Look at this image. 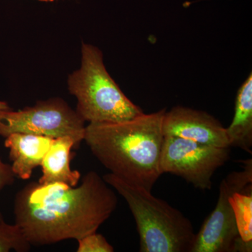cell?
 <instances>
[{"label":"cell","instance_id":"5","mask_svg":"<svg viewBox=\"0 0 252 252\" xmlns=\"http://www.w3.org/2000/svg\"><path fill=\"white\" fill-rule=\"evenodd\" d=\"M243 170L228 174L220 182L216 207L195 234L190 252H251L252 244L240 238L230 198L252 185V160L248 159Z\"/></svg>","mask_w":252,"mask_h":252},{"label":"cell","instance_id":"7","mask_svg":"<svg viewBox=\"0 0 252 252\" xmlns=\"http://www.w3.org/2000/svg\"><path fill=\"white\" fill-rule=\"evenodd\" d=\"M229 147L220 148L178 137L165 136L160 167L162 174L178 176L200 190H210L215 172L230 159Z\"/></svg>","mask_w":252,"mask_h":252},{"label":"cell","instance_id":"6","mask_svg":"<svg viewBox=\"0 0 252 252\" xmlns=\"http://www.w3.org/2000/svg\"><path fill=\"white\" fill-rule=\"evenodd\" d=\"M85 129V122L77 110L61 97L39 101L21 110L0 112V136L4 138L16 132L52 139L70 137L77 149L84 140Z\"/></svg>","mask_w":252,"mask_h":252},{"label":"cell","instance_id":"9","mask_svg":"<svg viewBox=\"0 0 252 252\" xmlns=\"http://www.w3.org/2000/svg\"><path fill=\"white\" fill-rule=\"evenodd\" d=\"M54 139L28 133H12L5 138L4 146L9 149L13 172L22 180L31 178L33 170L41 165L44 156Z\"/></svg>","mask_w":252,"mask_h":252},{"label":"cell","instance_id":"10","mask_svg":"<svg viewBox=\"0 0 252 252\" xmlns=\"http://www.w3.org/2000/svg\"><path fill=\"white\" fill-rule=\"evenodd\" d=\"M74 147L75 142L72 137L54 139L41 162L43 174L38 183L46 185L59 182L77 187L81 173L70 167V152Z\"/></svg>","mask_w":252,"mask_h":252},{"label":"cell","instance_id":"11","mask_svg":"<svg viewBox=\"0 0 252 252\" xmlns=\"http://www.w3.org/2000/svg\"><path fill=\"white\" fill-rule=\"evenodd\" d=\"M225 128L230 147H237L252 153V72L238 89L234 117L231 124Z\"/></svg>","mask_w":252,"mask_h":252},{"label":"cell","instance_id":"15","mask_svg":"<svg viewBox=\"0 0 252 252\" xmlns=\"http://www.w3.org/2000/svg\"><path fill=\"white\" fill-rule=\"evenodd\" d=\"M16 175L12 170V167L9 164L4 163L0 160V191L4 187L12 185L15 182ZM4 220L2 215L0 212V221Z\"/></svg>","mask_w":252,"mask_h":252},{"label":"cell","instance_id":"4","mask_svg":"<svg viewBox=\"0 0 252 252\" xmlns=\"http://www.w3.org/2000/svg\"><path fill=\"white\" fill-rule=\"evenodd\" d=\"M69 94L77 99V112L89 124L119 123L143 114L112 79L102 51L82 43L81 66L68 76Z\"/></svg>","mask_w":252,"mask_h":252},{"label":"cell","instance_id":"8","mask_svg":"<svg viewBox=\"0 0 252 252\" xmlns=\"http://www.w3.org/2000/svg\"><path fill=\"white\" fill-rule=\"evenodd\" d=\"M165 136L178 137L198 143L229 147L226 128L203 111L177 106L165 112L162 122Z\"/></svg>","mask_w":252,"mask_h":252},{"label":"cell","instance_id":"16","mask_svg":"<svg viewBox=\"0 0 252 252\" xmlns=\"http://www.w3.org/2000/svg\"><path fill=\"white\" fill-rule=\"evenodd\" d=\"M11 108L8 103H6V102H3V101H0V112L1 111L9 110Z\"/></svg>","mask_w":252,"mask_h":252},{"label":"cell","instance_id":"2","mask_svg":"<svg viewBox=\"0 0 252 252\" xmlns=\"http://www.w3.org/2000/svg\"><path fill=\"white\" fill-rule=\"evenodd\" d=\"M166 109L119 123L86 126L84 140L110 173L152 191L162 175L160 167Z\"/></svg>","mask_w":252,"mask_h":252},{"label":"cell","instance_id":"12","mask_svg":"<svg viewBox=\"0 0 252 252\" xmlns=\"http://www.w3.org/2000/svg\"><path fill=\"white\" fill-rule=\"evenodd\" d=\"M230 202L240 238L245 243L252 244V185L233 194Z\"/></svg>","mask_w":252,"mask_h":252},{"label":"cell","instance_id":"1","mask_svg":"<svg viewBox=\"0 0 252 252\" xmlns=\"http://www.w3.org/2000/svg\"><path fill=\"white\" fill-rule=\"evenodd\" d=\"M117 204L115 192L94 171L88 172L77 187L32 182L16 194L15 224L31 245L77 240L97 232Z\"/></svg>","mask_w":252,"mask_h":252},{"label":"cell","instance_id":"3","mask_svg":"<svg viewBox=\"0 0 252 252\" xmlns=\"http://www.w3.org/2000/svg\"><path fill=\"white\" fill-rule=\"evenodd\" d=\"M104 180L125 199L135 218L141 252H190L195 238L193 224L180 210L151 190L112 173Z\"/></svg>","mask_w":252,"mask_h":252},{"label":"cell","instance_id":"13","mask_svg":"<svg viewBox=\"0 0 252 252\" xmlns=\"http://www.w3.org/2000/svg\"><path fill=\"white\" fill-rule=\"evenodd\" d=\"M31 245L27 241L19 227L0 221V252H26L31 250Z\"/></svg>","mask_w":252,"mask_h":252},{"label":"cell","instance_id":"14","mask_svg":"<svg viewBox=\"0 0 252 252\" xmlns=\"http://www.w3.org/2000/svg\"><path fill=\"white\" fill-rule=\"evenodd\" d=\"M78 241L77 252H113L114 249L104 238L97 232L83 237Z\"/></svg>","mask_w":252,"mask_h":252}]
</instances>
